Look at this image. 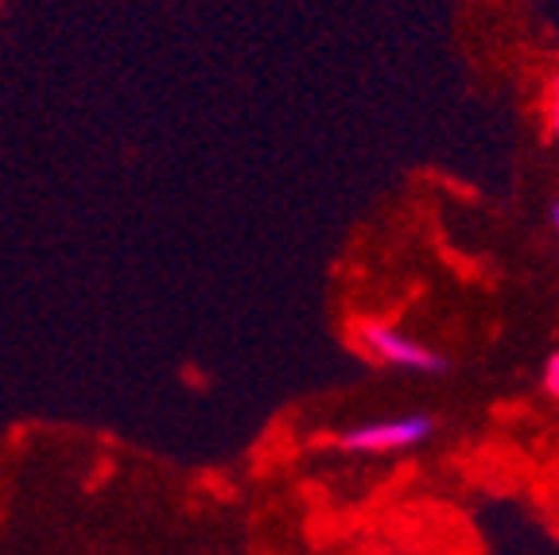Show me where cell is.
Returning a JSON list of instances; mask_svg holds the SVG:
<instances>
[{
  "label": "cell",
  "mask_w": 559,
  "mask_h": 555,
  "mask_svg": "<svg viewBox=\"0 0 559 555\" xmlns=\"http://www.w3.org/2000/svg\"><path fill=\"white\" fill-rule=\"evenodd\" d=\"M436 435V420L431 416H393V420H373V424H358L342 432V451L354 454H384V451H408L416 442Z\"/></svg>",
  "instance_id": "6da1fadb"
},
{
  "label": "cell",
  "mask_w": 559,
  "mask_h": 555,
  "mask_svg": "<svg viewBox=\"0 0 559 555\" xmlns=\"http://www.w3.org/2000/svg\"><path fill=\"white\" fill-rule=\"evenodd\" d=\"M358 342L377 362L393 365V369H416V374H447V369H451V362H447L443 354L419 346L404 330L384 327V322H366V327H358Z\"/></svg>",
  "instance_id": "7a4b0ae2"
},
{
  "label": "cell",
  "mask_w": 559,
  "mask_h": 555,
  "mask_svg": "<svg viewBox=\"0 0 559 555\" xmlns=\"http://www.w3.org/2000/svg\"><path fill=\"white\" fill-rule=\"evenodd\" d=\"M544 392H548L551 400H559V350L544 362Z\"/></svg>",
  "instance_id": "3957f363"
},
{
  "label": "cell",
  "mask_w": 559,
  "mask_h": 555,
  "mask_svg": "<svg viewBox=\"0 0 559 555\" xmlns=\"http://www.w3.org/2000/svg\"><path fill=\"white\" fill-rule=\"evenodd\" d=\"M548 129H551V137L559 140V74L551 79V90H548Z\"/></svg>",
  "instance_id": "277c9868"
},
{
  "label": "cell",
  "mask_w": 559,
  "mask_h": 555,
  "mask_svg": "<svg viewBox=\"0 0 559 555\" xmlns=\"http://www.w3.org/2000/svg\"><path fill=\"white\" fill-rule=\"evenodd\" d=\"M551 226H556V237H559V202H551Z\"/></svg>",
  "instance_id": "5b68a950"
}]
</instances>
